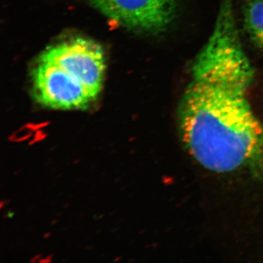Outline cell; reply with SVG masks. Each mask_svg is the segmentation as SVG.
Masks as SVG:
<instances>
[{
    "mask_svg": "<svg viewBox=\"0 0 263 263\" xmlns=\"http://www.w3.org/2000/svg\"><path fill=\"white\" fill-rule=\"evenodd\" d=\"M242 18L249 41L263 54V0H247L243 7Z\"/></svg>",
    "mask_w": 263,
    "mask_h": 263,
    "instance_id": "obj_4",
    "label": "cell"
},
{
    "mask_svg": "<svg viewBox=\"0 0 263 263\" xmlns=\"http://www.w3.org/2000/svg\"><path fill=\"white\" fill-rule=\"evenodd\" d=\"M254 70L235 20L221 0L216 23L194 60L179 108L185 146L202 167L230 173L263 160V127L249 101Z\"/></svg>",
    "mask_w": 263,
    "mask_h": 263,
    "instance_id": "obj_1",
    "label": "cell"
},
{
    "mask_svg": "<svg viewBox=\"0 0 263 263\" xmlns=\"http://www.w3.org/2000/svg\"><path fill=\"white\" fill-rule=\"evenodd\" d=\"M103 48L76 37L46 48L32 72V95L46 108L85 110L103 89L105 73Z\"/></svg>",
    "mask_w": 263,
    "mask_h": 263,
    "instance_id": "obj_2",
    "label": "cell"
},
{
    "mask_svg": "<svg viewBox=\"0 0 263 263\" xmlns=\"http://www.w3.org/2000/svg\"><path fill=\"white\" fill-rule=\"evenodd\" d=\"M108 18L135 32L157 34L174 22L177 0H87Z\"/></svg>",
    "mask_w": 263,
    "mask_h": 263,
    "instance_id": "obj_3",
    "label": "cell"
}]
</instances>
